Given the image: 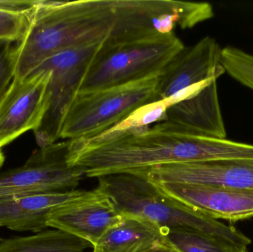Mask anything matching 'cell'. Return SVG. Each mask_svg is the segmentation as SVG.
I'll return each instance as SVG.
<instances>
[{
    "label": "cell",
    "mask_w": 253,
    "mask_h": 252,
    "mask_svg": "<svg viewBox=\"0 0 253 252\" xmlns=\"http://www.w3.org/2000/svg\"><path fill=\"white\" fill-rule=\"evenodd\" d=\"M109 197L95 189L83 198L50 213L47 227L63 231L90 243L93 247L104 234L123 220Z\"/></svg>",
    "instance_id": "7c38bea8"
},
{
    "label": "cell",
    "mask_w": 253,
    "mask_h": 252,
    "mask_svg": "<svg viewBox=\"0 0 253 252\" xmlns=\"http://www.w3.org/2000/svg\"><path fill=\"white\" fill-rule=\"evenodd\" d=\"M98 179L96 189L109 197L122 214L144 217L165 229L191 228L246 247L252 244L251 238L234 226L165 196L141 176L123 173Z\"/></svg>",
    "instance_id": "3957f363"
},
{
    "label": "cell",
    "mask_w": 253,
    "mask_h": 252,
    "mask_svg": "<svg viewBox=\"0 0 253 252\" xmlns=\"http://www.w3.org/2000/svg\"><path fill=\"white\" fill-rule=\"evenodd\" d=\"M104 44L90 43L65 49L46 59L36 69L51 72L48 108L40 127L34 132L39 147H44L59 140L64 115L78 95L92 62Z\"/></svg>",
    "instance_id": "8992f818"
},
{
    "label": "cell",
    "mask_w": 253,
    "mask_h": 252,
    "mask_svg": "<svg viewBox=\"0 0 253 252\" xmlns=\"http://www.w3.org/2000/svg\"><path fill=\"white\" fill-rule=\"evenodd\" d=\"M4 160H5V158H4V154H3L2 151H1V148H0V170H1L3 164H4Z\"/></svg>",
    "instance_id": "603a6c76"
},
{
    "label": "cell",
    "mask_w": 253,
    "mask_h": 252,
    "mask_svg": "<svg viewBox=\"0 0 253 252\" xmlns=\"http://www.w3.org/2000/svg\"><path fill=\"white\" fill-rule=\"evenodd\" d=\"M162 73L77 95L64 115L59 139L94 137L120 124L141 107L156 102Z\"/></svg>",
    "instance_id": "5b68a950"
},
{
    "label": "cell",
    "mask_w": 253,
    "mask_h": 252,
    "mask_svg": "<svg viewBox=\"0 0 253 252\" xmlns=\"http://www.w3.org/2000/svg\"><path fill=\"white\" fill-rule=\"evenodd\" d=\"M31 13L16 14L0 10V40L19 42L29 26Z\"/></svg>",
    "instance_id": "d6986e66"
},
{
    "label": "cell",
    "mask_w": 253,
    "mask_h": 252,
    "mask_svg": "<svg viewBox=\"0 0 253 252\" xmlns=\"http://www.w3.org/2000/svg\"><path fill=\"white\" fill-rule=\"evenodd\" d=\"M185 49L174 33L104 44L78 94L123 85L162 73Z\"/></svg>",
    "instance_id": "277c9868"
},
{
    "label": "cell",
    "mask_w": 253,
    "mask_h": 252,
    "mask_svg": "<svg viewBox=\"0 0 253 252\" xmlns=\"http://www.w3.org/2000/svg\"><path fill=\"white\" fill-rule=\"evenodd\" d=\"M50 76V71L36 70L13 78L0 102V148L39 128L48 108Z\"/></svg>",
    "instance_id": "9c48e42d"
},
{
    "label": "cell",
    "mask_w": 253,
    "mask_h": 252,
    "mask_svg": "<svg viewBox=\"0 0 253 252\" xmlns=\"http://www.w3.org/2000/svg\"><path fill=\"white\" fill-rule=\"evenodd\" d=\"M42 0H0V10L16 14H29Z\"/></svg>",
    "instance_id": "44dd1931"
},
{
    "label": "cell",
    "mask_w": 253,
    "mask_h": 252,
    "mask_svg": "<svg viewBox=\"0 0 253 252\" xmlns=\"http://www.w3.org/2000/svg\"><path fill=\"white\" fill-rule=\"evenodd\" d=\"M165 121L199 136L226 139L217 81L210 83L193 96L172 104L167 110Z\"/></svg>",
    "instance_id": "5bb4252c"
},
{
    "label": "cell",
    "mask_w": 253,
    "mask_h": 252,
    "mask_svg": "<svg viewBox=\"0 0 253 252\" xmlns=\"http://www.w3.org/2000/svg\"><path fill=\"white\" fill-rule=\"evenodd\" d=\"M68 164L88 178L132 174L156 166L234 158L253 159V144L207 137L164 121L102 142L69 140Z\"/></svg>",
    "instance_id": "6da1fadb"
},
{
    "label": "cell",
    "mask_w": 253,
    "mask_h": 252,
    "mask_svg": "<svg viewBox=\"0 0 253 252\" xmlns=\"http://www.w3.org/2000/svg\"><path fill=\"white\" fill-rule=\"evenodd\" d=\"M91 247L87 241L55 229L0 242V252H85Z\"/></svg>",
    "instance_id": "2e32d148"
},
{
    "label": "cell",
    "mask_w": 253,
    "mask_h": 252,
    "mask_svg": "<svg viewBox=\"0 0 253 252\" xmlns=\"http://www.w3.org/2000/svg\"><path fill=\"white\" fill-rule=\"evenodd\" d=\"M135 28L134 0H45L36 11L30 34L34 48L47 58L82 44L126 41Z\"/></svg>",
    "instance_id": "7a4b0ae2"
},
{
    "label": "cell",
    "mask_w": 253,
    "mask_h": 252,
    "mask_svg": "<svg viewBox=\"0 0 253 252\" xmlns=\"http://www.w3.org/2000/svg\"><path fill=\"white\" fill-rule=\"evenodd\" d=\"M218 43L206 36L190 48H185L163 71L157 89L156 101L172 104L193 96L225 73L221 65Z\"/></svg>",
    "instance_id": "ba28073f"
},
{
    "label": "cell",
    "mask_w": 253,
    "mask_h": 252,
    "mask_svg": "<svg viewBox=\"0 0 253 252\" xmlns=\"http://www.w3.org/2000/svg\"><path fill=\"white\" fill-rule=\"evenodd\" d=\"M151 183L165 196L211 218L235 223L253 217V190L169 182Z\"/></svg>",
    "instance_id": "8fae6325"
},
{
    "label": "cell",
    "mask_w": 253,
    "mask_h": 252,
    "mask_svg": "<svg viewBox=\"0 0 253 252\" xmlns=\"http://www.w3.org/2000/svg\"><path fill=\"white\" fill-rule=\"evenodd\" d=\"M69 140L39 148L24 165L0 175V198L76 190L84 175L68 164Z\"/></svg>",
    "instance_id": "52a82bcc"
},
{
    "label": "cell",
    "mask_w": 253,
    "mask_h": 252,
    "mask_svg": "<svg viewBox=\"0 0 253 252\" xmlns=\"http://www.w3.org/2000/svg\"><path fill=\"white\" fill-rule=\"evenodd\" d=\"M1 241H2V239H1V237H0V242H1Z\"/></svg>",
    "instance_id": "cb8c5ba5"
},
{
    "label": "cell",
    "mask_w": 253,
    "mask_h": 252,
    "mask_svg": "<svg viewBox=\"0 0 253 252\" xmlns=\"http://www.w3.org/2000/svg\"><path fill=\"white\" fill-rule=\"evenodd\" d=\"M88 191L36 193L0 198V227L18 232H42L53 210L74 202Z\"/></svg>",
    "instance_id": "4fadbf2b"
},
{
    "label": "cell",
    "mask_w": 253,
    "mask_h": 252,
    "mask_svg": "<svg viewBox=\"0 0 253 252\" xmlns=\"http://www.w3.org/2000/svg\"><path fill=\"white\" fill-rule=\"evenodd\" d=\"M132 174L150 183H190L253 190V159L251 158L164 164Z\"/></svg>",
    "instance_id": "30bf717a"
},
{
    "label": "cell",
    "mask_w": 253,
    "mask_h": 252,
    "mask_svg": "<svg viewBox=\"0 0 253 252\" xmlns=\"http://www.w3.org/2000/svg\"><path fill=\"white\" fill-rule=\"evenodd\" d=\"M168 239L181 252H248L246 246L191 228L169 229Z\"/></svg>",
    "instance_id": "e0dca14e"
},
{
    "label": "cell",
    "mask_w": 253,
    "mask_h": 252,
    "mask_svg": "<svg viewBox=\"0 0 253 252\" xmlns=\"http://www.w3.org/2000/svg\"><path fill=\"white\" fill-rule=\"evenodd\" d=\"M221 65L232 78L253 90V55L237 47L221 50Z\"/></svg>",
    "instance_id": "ac0fdd59"
},
{
    "label": "cell",
    "mask_w": 253,
    "mask_h": 252,
    "mask_svg": "<svg viewBox=\"0 0 253 252\" xmlns=\"http://www.w3.org/2000/svg\"><path fill=\"white\" fill-rule=\"evenodd\" d=\"M169 229L139 216L124 215L93 247V252H145L168 239Z\"/></svg>",
    "instance_id": "9a60e30c"
},
{
    "label": "cell",
    "mask_w": 253,
    "mask_h": 252,
    "mask_svg": "<svg viewBox=\"0 0 253 252\" xmlns=\"http://www.w3.org/2000/svg\"><path fill=\"white\" fill-rule=\"evenodd\" d=\"M145 252H181L176 248L175 246L172 245L168 239L164 242L157 244L155 247H152L150 250Z\"/></svg>",
    "instance_id": "7402d4cb"
},
{
    "label": "cell",
    "mask_w": 253,
    "mask_h": 252,
    "mask_svg": "<svg viewBox=\"0 0 253 252\" xmlns=\"http://www.w3.org/2000/svg\"><path fill=\"white\" fill-rule=\"evenodd\" d=\"M16 43L0 40V102L15 76Z\"/></svg>",
    "instance_id": "ffe728a7"
}]
</instances>
